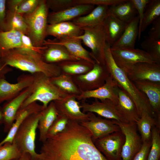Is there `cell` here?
<instances>
[{"label":"cell","instance_id":"cell-34","mask_svg":"<svg viewBox=\"0 0 160 160\" xmlns=\"http://www.w3.org/2000/svg\"><path fill=\"white\" fill-rule=\"evenodd\" d=\"M51 82L61 90L65 93L76 96L81 91L74 82L71 76L61 74L59 75L50 78Z\"/></svg>","mask_w":160,"mask_h":160},{"label":"cell","instance_id":"cell-13","mask_svg":"<svg viewBox=\"0 0 160 160\" xmlns=\"http://www.w3.org/2000/svg\"><path fill=\"white\" fill-rule=\"evenodd\" d=\"M80 105L82 111L90 112L97 114L99 116L106 119L114 120L120 122L129 123L124 119L116 110L113 102L109 99L100 100L95 99L91 103L82 100Z\"/></svg>","mask_w":160,"mask_h":160},{"label":"cell","instance_id":"cell-5","mask_svg":"<svg viewBox=\"0 0 160 160\" xmlns=\"http://www.w3.org/2000/svg\"><path fill=\"white\" fill-rule=\"evenodd\" d=\"M41 111L32 114L24 120L17 131L12 141L21 153H28L36 160H40V157L39 154L35 150V140Z\"/></svg>","mask_w":160,"mask_h":160},{"label":"cell","instance_id":"cell-52","mask_svg":"<svg viewBox=\"0 0 160 160\" xmlns=\"http://www.w3.org/2000/svg\"><path fill=\"white\" fill-rule=\"evenodd\" d=\"M3 115L1 107H0V125L3 123Z\"/></svg>","mask_w":160,"mask_h":160},{"label":"cell","instance_id":"cell-14","mask_svg":"<svg viewBox=\"0 0 160 160\" xmlns=\"http://www.w3.org/2000/svg\"><path fill=\"white\" fill-rule=\"evenodd\" d=\"M88 112V120L80 123L90 132L93 141L121 130L119 127L113 120L103 119L99 116H97L94 113Z\"/></svg>","mask_w":160,"mask_h":160},{"label":"cell","instance_id":"cell-22","mask_svg":"<svg viewBox=\"0 0 160 160\" xmlns=\"http://www.w3.org/2000/svg\"><path fill=\"white\" fill-rule=\"evenodd\" d=\"M133 82L138 89L146 95L156 118L160 121V83L148 81Z\"/></svg>","mask_w":160,"mask_h":160},{"label":"cell","instance_id":"cell-36","mask_svg":"<svg viewBox=\"0 0 160 160\" xmlns=\"http://www.w3.org/2000/svg\"><path fill=\"white\" fill-rule=\"evenodd\" d=\"M160 17V0H150L144 13L140 29L141 33L157 18Z\"/></svg>","mask_w":160,"mask_h":160},{"label":"cell","instance_id":"cell-45","mask_svg":"<svg viewBox=\"0 0 160 160\" xmlns=\"http://www.w3.org/2000/svg\"><path fill=\"white\" fill-rule=\"evenodd\" d=\"M21 41L22 45L21 48H26L38 52L42 54L44 50L47 47L44 46L41 47H34L29 37L23 33L21 36Z\"/></svg>","mask_w":160,"mask_h":160},{"label":"cell","instance_id":"cell-33","mask_svg":"<svg viewBox=\"0 0 160 160\" xmlns=\"http://www.w3.org/2000/svg\"><path fill=\"white\" fill-rule=\"evenodd\" d=\"M160 123L155 118L144 111L136 124L143 143L151 140V129L154 125L160 127Z\"/></svg>","mask_w":160,"mask_h":160},{"label":"cell","instance_id":"cell-50","mask_svg":"<svg viewBox=\"0 0 160 160\" xmlns=\"http://www.w3.org/2000/svg\"><path fill=\"white\" fill-rule=\"evenodd\" d=\"M12 71V69L8 66L5 65L0 63V79H5V75Z\"/></svg>","mask_w":160,"mask_h":160},{"label":"cell","instance_id":"cell-29","mask_svg":"<svg viewBox=\"0 0 160 160\" xmlns=\"http://www.w3.org/2000/svg\"><path fill=\"white\" fill-rule=\"evenodd\" d=\"M127 23L115 17L109 11L104 22L106 41L111 47L122 34Z\"/></svg>","mask_w":160,"mask_h":160},{"label":"cell","instance_id":"cell-10","mask_svg":"<svg viewBox=\"0 0 160 160\" xmlns=\"http://www.w3.org/2000/svg\"><path fill=\"white\" fill-rule=\"evenodd\" d=\"M120 127L125 136L121 153L122 160H132L140 150L143 142L137 132L136 123H124L113 120Z\"/></svg>","mask_w":160,"mask_h":160},{"label":"cell","instance_id":"cell-8","mask_svg":"<svg viewBox=\"0 0 160 160\" xmlns=\"http://www.w3.org/2000/svg\"><path fill=\"white\" fill-rule=\"evenodd\" d=\"M110 75L105 64L96 62L92 69L88 73L71 76L81 91H86L101 87L105 84Z\"/></svg>","mask_w":160,"mask_h":160},{"label":"cell","instance_id":"cell-20","mask_svg":"<svg viewBox=\"0 0 160 160\" xmlns=\"http://www.w3.org/2000/svg\"><path fill=\"white\" fill-rule=\"evenodd\" d=\"M81 41V40L76 37L55 39L53 40H45L43 45L50 44L62 45L74 57L79 59L86 60L94 64L96 62L91 57L90 52L82 46Z\"/></svg>","mask_w":160,"mask_h":160},{"label":"cell","instance_id":"cell-3","mask_svg":"<svg viewBox=\"0 0 160 160\" xmlns=\"http://www.w3.org/2000/svg\"><path fill=\"white\" fill-rule=\"evenodd\" d=\"M110 48L111 46L106 43L105 49V61L111 75L119 87L127 93L133 100L140 117L142 112L145 111L156 118L146 96L138 89L123 71L116 64Z\"/></svg>","mask_w":160,"mask_h":160},{"label":"cell","instance_id":"cell-41","mask_svg":"<svg viewBox=\"0 0 160 160\" xmlns=\"http://www.w3.org/2000/svg\"><path fill=\"white\" fill-rule=\"evenodd\" d=\"M49 9L52 12H59L76 5L74 0H46Z\"/></svg>","mask_w":160,"mask_h":160},{"label":"cell","instance_id":"cell-17","mask_svg":"<svg viewBox=\"0 0 160 160\" xmlns=\"http://www.w3.org/2000/svg\"><path fill=\"white\" fill-rule=\"evenodd\" d=\"M33 80V75L31 74L20 76L14 84L9 83L5 79H0V104L11 100L31 86Z\"/></svg>","mask_w":160,"mask_h":160},{"label":"cell","instance_id":"cell-7","mask_svg":"<svg viewBox=\"0 0 160 160\" xmlns=\"http://www.w3.org/2000/svg\"><path fill=\"white\" fill-rule=\"evenodd\" d=\"M104 22L94 26L81 28L82 34L75 37L81 40L90 49L91 56L96 62L104 64H105V49L106 43Z\"/></svg>","mask_w":160,"mask_h":160},{"label":"cell","instance_id":"cell-35","mask_svg":"<svg viewBox=\"0 0 160 160\" xmlns=\"http://www.w3.org/2000/svg\"><path fill=\"white\" fill-rule=\"evenodd\" d=\"M12 30L27 35V25L23 16L15 11L7 9L4 31Z\"/></svg>","mask_w":160,"mask_h":160},{"label":"cell","instance_id":"cell-27","mask_svg":"<svg viewBox=\"0 0 160 160\" xmlns=\"http://www.w3.org/2000/svg\"><path fill=\"white\" fill-rule=\"evenodd\" d=\"M45 46L47 47L44 50L42 57L47 63L57 64L65 61L79 60L71 55L62 45L50 44Z\"/></svg>","mask_w":160,"mask_h":160},{"label":"cell","instance_id":"cell-40","mask_svg":"<svg viewBox=\"0 0 160 160\" xmlns=\"http://www.w3.org/2000/svg\"><path fill=\"white\" fill-rule=\"evenodd\" d=\"M68 122V120L66 118L58 114L48 130L47 138L53 136L63 131Z\"/></svg>","mask_w":160,"mask_h":160},{"label":"cell","instance_id":"cell-51","mask_svg":"<svg viewBox=\"0 0 160 160\" xmlns=\"http://www.w3.org/2000/svg\"><path fill=\"white\" fill-rule=\"evenodd\" d=\"M11 160H36L34 159L31 156L27 153H23L20 156Z\"/></svg>","mask_w":160,"mask_h":160},{"label":"cell","instance_id":"cell-18","mask_svg":"<svg viewBox=\"0 0 160 160\" xmlns=\"http://www.w3.org/2000/svg\"><path fill=\"white\" fill-rule=\"evenodd\" d=\"M118 87L117 83L110 75L103 86L94 90L81 91L76 96V99L77 100H85L90 98L100 100L108 99L112 101L115 105L117 101Z\"/></svg>","mask_w":160,"mask_h":160},{"label":"cell","instance_id":"cell-30","mask_svg":"<svg viewBox=\"0 0 160 160\" xmlns=\"http://www.w3.org/2000/svg\"><path fill=\"white\" fill-rule=\"evenodd\" d=\"M57 64L60 69L61 74L71 76L85 74L92 69L94 65L82 59L65 61Z\"/></svg>","mask_w":160,"mask_h":160},{"label":"cell","instance_id":"cell-46","mask_svg":"<svg viewBox=\"0 0 160 160\" xmlns=\"http://www.w3.org/2000/svg\"><path fill=\"white\" fill-rule=\"evenodd\" d=\"M151 140L143 143L140 150L132 160H147L151 146Z\"/></svg>","mask_w":160,"mask_h":160},{"label":"cell","instance_id":"cell-15","mask_svg":"<svg viewBox=\"0 0 160 160\" xmlns=\"http://www.w3.org/2000/svg\"><path fill=\"white\" fill-rule=\"evenodd\" d=\"M110 50L117 65H122L140 62L155 63L151 56L143 50L138 49L112 48Z\"/></svg>","mask_w":160,"mask_h":160},{"label":"cell","instance_id":"cell-2","mask_svg":"<svg viewBox=\"0 0 160 160\" xmlns=\"http://www.w3.org/2000/svg\"><path fill=\"white\" fill-rule=\"evenodd\" d=\"M0 63L32 74L42 73L49 78L61 74L57 64L45 62L41 53L26 48H15L4 53L0 56Z\"/></svg>","mask_w":160,"mask_h":160},{"label":"cell","instance_id":"cell-16","mask_svg":"<svg viewBox=\"0 0 160 160\" xmlns=\"http://www.w3.org/2000/svg\"><path fill=\"white\" fill-rule=\"evenodd\" d=\"M32 91V85L20 93L11 100L6 101L1 107L3 115L4 131L8 132L12 127L16 114Z\"/></svg>","mask_w":160,"mask_h":160},{"label":"cell","instance_id":"cell-19","mask_svg":"<svg viewBox=\"0 0 160 160\" xmlns=\"http://www.w3.org/2000/svg\"><path fill=\"white\" fill-rule=\"evenodd\" d=\"M117 95V101L115 105L118 112L128 123H136L140 117L133 100L119 87Z\"/></svg>","mask_w":160,"mask_h":160},{"label":"cell","instance_id":"cell-9","mask_svg":"<svg viewBox=\"0 0 160 160\" xmlns=\"http://www.w3.org/2000/svg\"><path fill=\"white\" fill-rule=\"evenodd\" d=\"M119 67L133 82L148 81L160 83V64L140 62Z\"/></svg>","mask_w":160,"mask_h":160},{"label":"cell","instance_id":"cell-39","mask_svg":"<svg viewBox=\"0 0 160 160\" xmlns=\"http://www.w3.org/2000/svg\"><path fill=\"white\" fill-rule=\"evenodd\" d=\"M22 154L13 142L7 143L0 146V160H11Z\"/></svg>","mask_w":160,"mask_h":160},{"label":"cell","instance_id":"cell-25","mask_svg":"<svg viewBox=\"0 0 160 160\" xmlns=\"http://www.w3.org/2000/svg\"><path fill=\"white\" fill-rule=\"evenodd\" d=\"M109 12V6L98 5L89 13L77 17L71 21L81 28L94 26L103 23L108 15Z\"/></svg>","mask_w":160,"mask_h":160},{"label":"cell","instance_id":"cell-42","mask_svg":"<svg viewBox=\"0 0 160 160\" xmlns=\"http://www.w3.org/2000/svg\"><path fill=\"white\" fill-rule=\"evenodd\" d=\"M40 0H23L16 12L23 15L33 12L37 7Z\"/></svg>","mask_w":160,"mask_h":160},{"label":"cell","instance_id":"cell-21","mask_svg":"<svg viewBox=\"0 0 160 160\" xmlns=\"http://www.w3.org/2000/svg\"><path fill=\"white\" fill-rule=\"evenodd\" d=\"M95 6L90 5H76L57 12L49 13L48 23L49 24L67 21L86 15L90 12Z\"/></svg>","mask_w":160,"mask_h":160},{"label":"cell","instance_id":"cell-24","mask_svg":"<svg viewBox=\"0 0 160 160\" xmlns=\"http://www.w3.org/2000/svg\"><path fill=\"white\" fill-rule=\"evenodd\" d=\"M44 108L36 102H33L26 107L20 108L17 112L15 121L6 137L0 142V146L7 143H12L15 135L24 120L33 113L41 111Z\"/></svg>","mask_w":160,"mask_h":160},{"label":"cell","instance_id":"cell-49","mask_svg":"<svg viewBox=\"0 0 160 160\" xmlns=\"http://www.w3.org/2000/svg\"><path fill=\"white\" fill-rule=\"evenodd\" d=\"M23 0H6V6L7 10L10 11H16V10Z\"/></svg>","mask_w":160,"mask_h":160},{"label":"cell","instance_id":"cell-38","mask_svg":"<svg viewBox=\"0 0 160 160\" xmlns=\"http://www.w3.org/2000/svg\"><path fill=\"white\" fill-rule=\"evenodd\" d=\"M151 145L147 160H159L160 127L153 126L151 129Z\"/></svg>","mask_w":160,"mask_h":160},{"label":"cell","instance_id":"cell-11","mask_svg":"<svg viewBox=\"0 0 160 160\" xmlns=\"http://www.w3.org/2000/svg\"><path fill=\"white\" fill-rule=\"evenodd\" d=\"M125 136L121 130L93 141L97 149L108 160H122L121 153Z\"/></svg>","mask_w":160,"mask_h":160},{"label":"cell","instance_id":"cell-44","mask_svg":"<svg viewBox=\"0 0 160 160\" xmlns=\"http://www.w3.org/2000/svg\"><path fill=\"white\" fill-rule=\"evenodd\" d=\"M150 0H132L137 10L139 17V31L138 39H140V29L145 8Z\"/></svg>","mask_w":160,"mask_h":160},{"label":"cell","instance_id":"cell-32","mask_svg":"<svg viewBox=\"0 0 160 160\" xmlns=\"http://www.w3.org/2000/svg\"><path fill=\"white\" fill-rule=\"evenodd\" d=\"M22 33L14 30L0 31V56L12 49L22 47Z\"/></svg>","mask_w":160,"mask_h":160},{"label":"cell","instance_id":"cell-4","mask_svg":"<svg viewBox=\"0 0 160 160\" xmlns=\"http://www.w3.org/2000/svg\"><path fill=\"white\" fill-rule=\"evenodd\" d=\"M32 74L33 80L32 84V92L20 108L37 101L42 103L44 108L50 102L61 99L68 95L54 85L50 78L44 74L39 72Z\"/></svg>","mask_w":160,"mask_h":160},{"label":"cell","instance_id":"cell-23","mask_svg":"<svg viewBox=\"0 0 160 160\" xmlns=\"http://www.w3.org/2000/svg\"><path fill=\"white\" fill-rule=\"evenodd\" d=\"M83 33V31L72 21L48 24L46 31L47 36H52L57 39L78 37Z\"/></svg>","mask_w":160,"mask_h":160},{"label":"cell","instance_id":"cell-26","mask_svg":"<svg viewBox=\"0 0 160 160\" xmlns=\"http://www.w3.org/2000/svg\"><path fill=\"white\" fill-rule=\"evenodd\" d=\"M139 24L137 15L127 24L121 37L111 47L135 48L138 34Z\"/></svg>","mask_w":160,"mask_h":160},{"label":"cell","instance_id":"cell-48","mask_svg":"<svg viewBox=\"0 0 160 160\" xmlns=\"http://www.w3.org/2000/svg\"><path fill=\"white\" fill-rule=\"evenodd\" d=\"M6 0H0V31H4L7 14Z\"/></svg>","mask_w":160,"mask_h":160},{"label":"cell","instance_id":"cell-47","mask_svg":"<svg viewBox=\"0 0 160 160\" xmlns=\"http://www.w3.org/2000/svg\"><path fill=\"white\" fill-rule=\"evenodd\" d=\"M152 24L151 27L148 31V36L155 40H160V17L155 20Z\"/></svg>","mask_w":160,"mask_h":160},{"label":"cell","instance_id":"cell-12","mask_svg":"<svg viewBox=\"0 0 160 160\" xmlns=\"http://www.w3.org/2000/svg\"><path fill=\"white\" fill-rule=\"evenodd\" d=\"M76 97L75 95H68L61 99L54 101L58 114L68 120L79 123L87 121L89 113L82 112L80 103Z\"/></svg>","mask_w":160,"mask_h":160},{"label":"cell","instance_id":"cell-6","mask_svg":"<svg viewBox=\"0 0 160 160\" xmlns=\"http://www.w3.org/2000/svg\"><path fill=\"white\" fill-rule=\"evenodd\" d=\"M49 9L46 0H40L32 12L23 15L27 27V35L34 47H41L47 37Z\"/></svg>","mask_w":160,"mask_h":160},{"label":"cell","instance_id":"cell-28","mask_svg":"<svg viewBox=\"0 0 160 160\" xmlns=\"http://www.w3.org/2000/svg\"><path fill=\"white\" fill-rule=\"evenodd\" d=\"M58 115L53 101L50 102L42 111L37 129L39 131V140L42 143L47 140L48 130Z\"/></svg>","mask_w":160,"mask_h":160},{"label":"cell","instance_id":"cell-37","mask_svg":"<svg viewBox=\"0 0 160 160\" xmlns=\"http://www.w3.org/2000/svg\"><path fill=\"white\" fill-rule=\"evenodd\" d=\"M144 37V39L140 44L143 50L151 56L155 63L160 64V40H155L148 36Z\"/></svg>","mask_w":160,"mask_h":160},{"label":"cell","instance_id":"cell-31","mask_svg":"<svg viewBox=\"0 0 160 160\" xmlns=\"http://www.w3.org/2000/svg\"><path fill=\"white\" fill-rule=\"evenodd\" d=\"M109 11L117 19L126 23L138 15L132 0H126L116 5L109 7Z\"/></svg>","mask_w":160,"mask_h":160},{"label":"cell","instance_id":"cell-43","mask_svg":"<svg viewBox=\"0 0 160 160\" xmlns=\"http://www.w3.org/2000/svg\"><path fill=\"white\" fill-rule=\"evenodd\" d=\"M126 0H74L76 5H90L95 6H115L124 2Z\"/></svg>","mask_w":160,"mask_h":160},{"label":"cell","instance_id":"cell-1","mask_svg":"<svg viewBox=\"0 0 160 160\" xmlns=\"http://www.w3.org/2000/svg\"><path fill=\"white\" fill-rule=\"evenodd\" d=\"M40 160H108L97 148L90 132L68 120L65 129L42 143Z\"/></svg>","mask_w":160,"mask_h":160}]
</instances>
